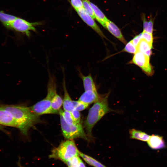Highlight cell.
<instances>
[{
    "mask_svg": "<svg viewBox=\"0 0 167 167\" xmlns=\"http://www.w3.org/2000/svg\"><path fill=\"white\" fill-rule=\"evenodd\" d=\"M81 19L90 27L102 38L107 39L99 26L91 17L83 7L75 10Z\"/></svg>",
    "mask_w": 167,
    "mask_h": 167,
    "instance_id": "8",
    "label": "cell"
},
{
    "mask_svg": "<svg viewBox=\"0 0 167 167\" xmlns=\"http://www.w3.org/2000/svg\"><path fill=\"white\" fill-rule=\"evenodd\" d=\"M142 38L145 40L149 43L151 46H152L153 42V37L152 34L143 31L141 32Z\"/></svg>",
    "mask_w": 167,
    "mask_h": 167,
    "instance_id": "27",
    "label": "cell"
},
{
    "mask_svg": "<svg viewBox=\"0 0 167 167\" xmlns=\"http://www.w3.org/2000/svg\"><path fill=\"white\" fill-rule=\"evenodd\" d=\"M89 1V0H82L83 7L91 17L95 19L93 12Z\"/></svg>",
    "mask_w": 167,
    "mask_h": 167,
    "instance_id": "25",
    "label": "cell"
},
{
    "mask_svg": "<svg viewBox=\"0 0 167 167\" xmlns=\"http://www.w3.org/2000/svg\"><path fill=\"white\" fill-rule=\"evenodd\" d=\"M79 75L83 81L85 91H92L97 92L95 84L91 74L85 76L80 73Z\"/></svg>",
    "mask_w": 167,
    "mask_h": 167,
    "instance_id": "15",
    "label": "cell"
},
{
    "mask_svg": "<svg viewBox=\"0 0 167 167\" xmlns=\"http://www.w3.org/2000/svg\"><path fill=\"white\" fill-rule=\"evenodd\" d=\"M129 63L139 67L148 76H152L154 73L153 67L150 62V57L138 51L135 54Z\"/></svg>",
    "mask_w": 167,
    "mask_h": 167,
    "instance_id": "6",
    "label": "cell"
},
{
    "mask_svg": "<svg viewBox=\"0 0 167 167\" xmlns=\"http://www.w3.org/2000/svg\"><path fill=\"white\" fill-rule=\"evenodd\" d=\"M79 156L89 165L94 167H107L92 157L85 154L80 152H79Z\"/></svg>",
    "mask_w": 167,
    "mask_h": 167,
    "instance_id": "21",
    "label": "cell"
},
{
    "mask_svg": "<svg viewBox=\"0 0 167 167\" xmlns=\"http://www.w3.org/2000/svg\"><path fill=\"white\" fill-rule=\"evenodd\" d=\"M0 125L18 128V124L11 114L4 109H0Z\"/></svg>",
    "mask_w": 167,
    "mask_h": 167,
    "instance_id": "9",
    "label": "cell"
},
{
    "mask_svg": "<svg viewBox=\"0 0 167 167\" xmlns=\"http://www.w3.org/2000/svg\"><path fill=\"white\" fill-rule=\"evenodd\" d=\"M71 113L75 122V123H80L81 115L79 111L74 109Z\"/></svg>",
    "mask_w": 167,
    "mask_h": 167,
    "instance_id": "29",
    "label": "cell"
},
{
    "mask_svg": "<svg viewBox=\"0 0 167 167\" xmlns=\"http://www.w3.org/2000/svg\"><path fill=\"white\" fill-rule=\"evenodd\" d=\"M59 113L62 116L64 120L69 125H71L75 123L73 119L71 112L63 110L60 109Z\"/></svg>",
    "mask_w": 167,
    "mask_h": 167,
    "instance_id": "22",
    "label": "cell"
},
{
    "mask_svg": "<svg viewBox=\"0 0 167 167\" xmlns=\"http://www.w3.org/2000/svg\"><path fill=\"white\" fill-rule=\"evenodd\" d=\"M137 51L136 47L133 44L131 41L126 43L125 47L119 53L126 52L135 54Z\"/></svg>",
    "mask_w": 167,
    "mask_h": 167,
    "instance_id": "23",
    "label": "cell"
},
{
    "mask_svg": "<svg viewBox=\"0 0 167 167\" xmlns=\"http://www.w3.org/2000/svg\"><path fill=\"white\" fill-rule=\"evenodd\" d=\"M61 128L64 137L68 140L81 138L87 140L83 126L80 123H75L71 125L67 124L62 115L60 114Z\"/></svg>",
    "mask_w": 167,
    "mask_h": 167,
    "instance_id": "5",
    "label": "cell"
},
{
    "mask_svg": "<svg viewBox=\"0 0 167 167\" xmlns=\"http://www.w3.org/2000/svg\"><path fill=\"white\" fill-rule=\"evenodd\" d=\"M100 99L97 92L87 91L80 96L78 101L89 105L97 102Z\"/></svg>",
    "mask_w": 167,
    "mask_h": 167,
    "instance_id": "12",
    "label": "cell"
},
{
    "mask_svg": "<svg viewBox=\"0 0 167 167\" xmlns=\"http://www.w3.org/2000/svg\"><path fill=\"white\" fill-rule=\"evenodd\" d=\"M63 105V100L57 93L54 96L52 100L50 107L52 114L59 113L61 107Z\"/></svg>",
    "mask_w": 167,
    "mask_h": 167,
    "instance_id": "19",
    "label": "cell"
},
{
    "mask_svg": "<svg viewBox=\"0 0 167 167\" xmlns=\"http://www.w3.org/2000/svg\"><path fill=\"white\" fill-rule=\"evenodd\" d=\"M79 156H74L65 163L68 167H78L81 159Z\"/></svg>",
    "mask_w": 167,
    "mask_h": 167,
    "instance_id": "24",
    "label": "cell"
},
{
    "mask_svg": "<svg viewBox=\"0 0 167 167\" xmlns=\"http://www.w3.org/2000/svg\"><path fill=\"white\" fill-rule=\"evenodd\" d=\"M129 133L131 138L144 142H147L150 136L144 132L134 129H131Z\"/></svg>",
    "mask_w": 167,
    "mask_h": 167,
    "instance_id": "20",
    "label": "cell"
},
{
    "mask_svg": "<svg viewBox=\"0 0 167 167\" xmlns=\"http://www.w3.org/2000/svg\"><path fill=\"white\" fill-rule=\"evenodd\" d=\"M0 109L10 112L18 125V128L26 135L30 128L39 121V116L32 112L29 107L16 105L0 104Z\"/></svg>",
    "mask_w": 167,
    "mask_h": 167,
    "instance_id": "1",
    "label": "cell"
},
{
    "mask_svg": "<svg viewBox=\"0 0 167 167\" xmlns=\"http://www.w3.org/2000/svg\"><path fill=\"white\" fill-rule=\"evenodd\" d=\"M17 17L3 11H0V22L7 29H10L11 24Z\"/></svg>",
    "mask_w": 167,
    "mask_h": 167,
    "instance_id": "16",
    "label": "cell"
},
{
    "mask_svg": "<svg viewBox=\"0 0 167 167\" xmlns=\"http://www.w3.org/2000/svg\"><path fill=\"white\" fill-rule=\"evenodd\" d=\"M40 24L37 22H30L24 19L17 17L11 24L10 29L25 34L27 36L29 37L30 31L36 32L35 26Z\"/></svg>",
    "mask_w": 167,
    "mask_h": 167,
    "instance_id": "7",
    "label": "cell"
},
{
    "mask_svg": "<svg viewBox=\"0 0 167 167\" xmlns=\"http://www.w3.org/2000/svg\"><path fill=\"white\" fill-rule=\"evenodd\" d=\"M57 93L56 86L54 77H49L46 96L29 108L35 114L40 116L44 114H52L51 103L54 96Z\"/></svg>",
    "mask_w": 167,
    "mask_h": 167,
    "instance_id": "3",
    "label": "cell"
},
{
    "mask_svg": "<svg viewBox=\"0 0 167 167\" xmlns=\"http://www.w3.org/2000/svg\"><path fill=\"white\" fill-rule=\"evenodd\" d=\"M72 7L76 10L82 7V0H69Z\"/></svg>",
    "mask_w": 167,
    "mask_h": 167,
    "instance_id": "28",
    "label": "cell"
},
{
    "mask_svg": "<svg viewBox=\"0 0 167 167\" xmlns=\"http://www.w3.org/2000/svg\"><path fill=\"white\" fill-rule=\"evenodd\" d=\"M0 130L4 132L7 134H9L8 132L5 129V127L1 125H0Z\"/></svg>",
    "mask_w": 167,
    "mask_h": 167,
    "instance_id": "31",
    "label": "cell"
},
{
    "mask_svg": "<svg viewBox=\"0 0 167 167\" xmlns=\"http://www.w3.org/2000/svg\"><path fill=\"white\" fill-rule=\"evenodd\" d=\"M63 88L64 96L63 100V106L64 110L71 112L75 109L72 101L66 89L65 78L63 79Z\"/></svg>",
    "mask_w": 167,
    "mask_h": 167,
    "instance_id": "13",
    "label": "cell"
},
{
    "mask_svg": "<svg viewBox=\"0 0 167 167\" xmlns=\"http://www.w3.org/2000/svg\"><path fill=\"white\" fill-rule=\"evenodd\" d=\"M142 39V33L137 35L131 41L133 44L136 47L138 44Z\"/></svg>",
    "mask_w": 167,
    "mask_h": 167,
    "instance_id": "30",
    "label": "cell"
},
{
    "mask_svg": "<svg viewBox=\"0 0 167 167\" xmlns=\"http://www.w3.org/2000/svg\"><path fill=\"white\" fill-rule=\"evenodd\" d=\"M19 167H21L20 165H19Z\"/></svg>",
    "mask_w": 167,
    "mask_h": 167,
    "instance_id": "33",
    "label": "cell"
},
{
    "mask_svg": "<svg viewBox=\"0 0 167 167\" xmlns=\"http://www.w3.org/2000/svg\"><path fill=\"white\" fill-rule=\"evenodd\" d=\"M79 152L74 141L67 139L54 149L49 156L65 162L74 156H79Z\"/></svg>",
    "mask_w": 167,
    "mask_h": 167,
    "instance_id": "4",
    "label": "cell"
},
{
    "mask_svg": "<svg viewBox=\"0 0 167 167\" xmlns=\"http://www.w3.org/2000/svg\"><path fill=\"white\" fill-rule=\"evenodd\" d=\"M89 2L93 10L95 19L102 26L105 28L106 22L108 19L96 5L90 1Z\"/></svg>",
    "mask_w": 167,
    "mask_h": 167,
    "instance_id": "14",
    "label": "cell"
},
{
    "mask_svg": "<svg viewBox=\"0 0 167 167\" xmlns=\"http://www.w3.org/2000/svg\"><path fill=\"white\" fill-rule=\"evenodd\" d=\"M141 18L143 22V31L152 34L154 29L153 25L154 22V18L151 16L147 20L145 14L142 13L141 15Z\"/></svg>",
    "mask_w": 167,
    "mask_h": 167,
    "instance_id": "17",
    "label": "cell"
},
{
    "mask_svg": "<svg viewBox=\"0 0 167 167\" xmlns=\"http://www.w3.org/2000/svg\"><path fill=\"white\" fill-rule=\"evenodd\" d=\"M152 47V46L142 38L136 47L137 51L140 52L149 57L152 54L151 49Z\"/></svg>",
    "mask_w": 167,
    "mask_h": 167,
    "instance_id": "18",
    "label": "cell"
},
{
    "mask_svg": "<svg viewBox=\"0 0 167 167\" xmlns=\"http://www.w3.org/2000/svg\"><path fill=\"white\" fill-rule=\"evenodd\" d=\"M75 109L79 111H81L86 109L89 105L87 104L79 101H73Z\"/></svg>",
    "mask_w": 167,
    "mask_h": 167,
    "instance_id": "26",
    "label": "cell"
},
{
    "mask_svg": "<svg viewBox=\"0 0 167 167\" xmlns=\"http://www.w3.org/2000/svg\"><path fill=\"white\" fill-rule=\"evenodd\" d=\"M78 167H86L84 164L81 159H80Z\"/></svg>",
    "mask_w": 167,
    "mask_h": 167,
    "instance_id": "32",
    "label": "cell"
},
{
    "mask_svg": "<svg viewBox=\"0 0 167 167\" xmlns=\"http://www.w3.org/2000/svg\"><path fill=\"white\" fill-rule=\"evenodd\" d=\"M108 96L107 94L94 103L89 110L84 126L89 136H91L92 130L95 125L103 116L111 111L108 104Z\"/></svg>",
    "mask_w": 167,
    "mask_h": 167,
    "instance_id": "2",
    "label": "cell"
},
{
    "mask_svg": "<svg viewBox=\"0 0 167 167\" xmlns=\"http://www.w3.org/2000/svg\"><path fill=\"white\" fill-rule=\"evenodd\" d=\"M105 28L123 44H126V41L120 29L113 22L108 19L106 22Z\"/></svg>",
    "mask_w": 167,
    "mask_h": 167,
    "instance_id": "10",
    "label": "cell"
},
{
    "mask_svg": "<svg viewBox=\"0 0 167 167\" xmlns=\"http://www.w3.org/2000/svg\"><path fill=\"white\" fill-rule=\"evenodd\" d=\"M147 142L148 146L153 149H160L166 147L162 136L158 135H152L150 136Z\"/></svg>",
    "mask_w": 167,
    "mask_h": 167,
    "instance_id": "11",
    "label": "cell"
}]
</instances>
